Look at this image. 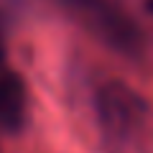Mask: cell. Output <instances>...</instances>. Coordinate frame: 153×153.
I'll list each match as a JSON object with an SVG mask.
<instances>
[{"label":"cell","mask_w":153,"mask_h":153,"mask_svg":"<svg viewBox=\"0 0 153 153\" xmlns=\"http://www.w3.org/2000/svg\"><path fill=\"white\" fill-rule=\"evenodd\" d=\"M26 123V87L13 71H0V128L21 130Z\"/></svg>","instance_id":"3957f363"},{"label":"cell","mask_w":153,"mask_h":153,"mask_svg":"<svg viewBox=\"0 0 153 153\" xmlns=\"http://www.w3.org/2000/svg\"><path fill=\"white\" fill-rule=\"evenodd\" d=\"M143 97L123 82H107L97 92V117L110 135H130L146 120Z\"/></svg>","instance_id":"6da1fadb"},{"label":"cell","mask_w":153,"mask_h":153,"mask_svg":"<svg viewBox=\"0 0 153 153\" xmlns=\"http://www.w3.org/2000/svg\"><path fill=\"white\" fill-rule=\"evenodd\" d=\"M146 8H148V13L153 16V0H146Z\"/></svg>","instance_id":"5b68a950"},{"label":"cell","mask_w":153,"mask_h":153,"mask_svg":"<svg viewBox=\"0 0 153 153\" xmlns=\"http://www.w3.org/2000/svg\"><path fill=\"white\" fill-rule=\"evenodd\" d=\"M69 3L115 49H120V51L140 49V33H138L135 23L125 16V10H120L115 5L112 0H69Z\"/></svg>","instance_id":"7a4b0ae2"},{"label":"cell","mask_w":153,"mask_h":153,"mask_svg":"<svg viewBox=\"0 0 153 153\" xmlns=\"http://www.w3.org/2000/svg\"><path fill=\"white\" fill-rule=\"evenodd\" d=\"M3 56H5V44H3V36H0V61H3Z\"/></svg>","instance_id":"277c9868"}]
</instances>
